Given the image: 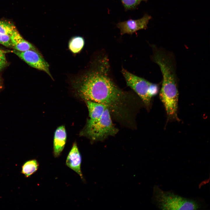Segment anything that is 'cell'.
Wrapping results in <instances>:
<instances>
[{
  "mask_svg": "<svg viewBox=\"0 0 210 210\" xmlns=\"http://www.w3.org/2000/svg\"><path fill=\"white\" fill-rule=\"evenodd\" d=\"M94 65L74 81L78 94L85 101L105 105L111 114L119 119L129 118L127 111L131 95L120 88L111 76L107 57L101 54Z\"/></svg>",
  "mask_w": 210,
  "mask_h": 210,
  "instance_id": "1",
  "label": "cell"
},
{
  "mask_svg": "<svg viewBox=\"0 0 210 210\" xmlns=\"http://www.w3.org/2000/svg\"><path fill=\"white\" fill-rule=\"evenodd\" d=\"M153 200L157 208L163 210H196L200 208L196 201L172 191H164L156 185L153 188Z\"/></svg>",
  "mask_w": 210,
  "mask_h": 210,
  "instance_id": "2",
  "label": "cell"
},
{
  "mask_svg": "<svg viewBox=\"0 0 210 210\" xmlns=\"http://www.w3.org/2000/svg\"><path fill=\"white\" fill-rule=\"evenodd\" d=\"M121 72L127 86L137 94L146 107L149 108L152 98L158 93V85L135 75L123 68L122 69Z\"/></svg>",
  "mask_w": 210,
  "mask_h": 210,
  "instance_id": "3",
  "label": "cell"
},
{
  "mask_svg": "<svg viewBox=\"0 0 210 210\" xmlns=\"http://www.w3.org/2000/svg\"><path fill=\"white\" fill-rule=\"evenodd\" d=\"M118 131L113 123L110 112L107 108L97 121L87 124L85 133L93 140L102 141L109 136L115 135Z\"/></svg>",
  "mask_w": 210,
  "mask_h": 210,
  "instance_id": "4",
  "label": "cell"
},
{
  "mask_svg": "<svg viewBox=\"0 0 210 210\" xmlns=\"http://www.w3.org/2000/svg\"><path fill=\"white\" fill-rule=\"evenodd\" d=\"M13 52L28 65L35 68L46 72L52 79L49 69V65L40 53L29 50L20 52L16 50Z\"/></svg>",
  "mask_w": 210,
  "mask_h": 210,
  "instance_id": "5",
  "label": "cell"
},
{
  "mask_svg": "<svg viewBox=\"0 0 210 210\" xmlns=\"http://www.w3.org/2000/svg\"><path fill=\"white\" fill-rule=\"evenodd\" d=\"M151 16L145 14L141 18L136 20L129 19L120 22L116 24L117 27L120 30L121 35L125 34H132L137 31L147 28Z\"/></svg>",
  "mask_w": 210,
  "mask_h": 210,
  "instance_id": "6",
  "label": "cell"
},
{
  "mask_svg": "<svg viewBox=\"0 0 210 210\" xmlns=\"http://www.w3.org/2000/svg\"><path fill=\"white\" fill-rule=\"evenodd\" d=\"M81 160V155L76 144L74 143L67 157L66 165L77 173L83 179V177L80 169Z\"/></svg>",
  "mask_w": 210,
  "mask_h": 210,
  "instance_id": "7",
  "label": "cell"
},
{
  "mask_svg": "<svg viewBox=\"0 0 210 210\" xmlns=\"http://www.w3.org/2000/svg\"><path fill=\"white\" fill-rule=\"evenodd\" d=\"M12 47L17 51L23 52L32 50L40 53L31 43L25 40L15 29L10 35Z\"/></svg>",
  "mask_w": 210,
  "mask_h": 210,
  "instance_id": "8",
  "label": "cell"
},
{
  "mask_svg": "<svg viewBox=\"0 0 210 210\" xmlns=\"http://www.w3.org/2000/svg\"><path fill=\"white\" fill-rule=\"evenodd\" d=\"M66 139V133L64 126L58 127L55 130L54 138L53 152L54 156H59L64 147Z\"/></svg>",
  "mask_w": 210,
  "mask_h": 210,
  "instance_id": "9",
  "label": "cell"
},
{
  "mask_svg": "<svg viewBox=\"0 0 210 210\" xmlns=\"http://www.w3.org/2000/svg\"><path fill=\"white\" fill-rule=\"evenodd\" d=\"M86 101L90 117L87 124H91L97 121L107 107L101 103L90 101Z\"/></svg>",
  "mask_w": 210,
  "mask_h": 210,
  "instance_id": "10",
  "label": "cell"
},
{
  "mask_svg": "<svg viewBox=\"0 0 210 210\" xmlns=\"http://www.w3.org/2000/svg\"><path fill=\"white\" fill-rule=\"evenodd\" d=\"M38 166V163L36 160H28L22 165L21 172L26 177H29L37 171Z\"/></svg>",
  "mask_w": 210,
  "mask_h": 210,
  "instance_id": "11",
  "label": "cell"
},
{
  "mask_svg": "<svg viewBox=\"0 0 210 210\" xmlns=\"http://www.w3.org/2000/svg\"><path fill=\"white\" fill-rule=\"evenodd\" d=\"M84 44L85 40L83 37L80 36H74L69 41V49L73 53H78L82 49Z\"/></svg>",
  "mask_w": 210,
  "mask_h": 210,
  "instance_id": "12",
  "label": "cell"
},
{
  "mask_svg": "<svg viewBox=\"0 0 210 210\" xmlns=\"http://www.w3.org/2000/svg\"><path fill=\"white\" fill-rule=\"evenodd\" d=\"M15 29V26L10 22L0 21V34L10 35Z\"/></svg>",
  "mask_w": 210,
  "mask_h": 210,
  "instance_id": "13",
  "label": "cell"
},
{
  "mask_svg": "<svg viewBox=\"0 0 210 210\" xmlns=\"http://www.w3.org/2000/svg\"><path fill=\"white\" fill-rule=\"evenodd\" d=\"M147 0H120L125 10L135 9L142 1Z\"/></svg>",
  "mask_w": 210,
  "mask_h": 210,
  "instance_id": "14",
  "label": "cell"
},
{
  "mask_svg": "<svg viewBox=\"0 0 210 210\" xmlns=\"http://www.w3.org/2000/svg\"><path fill=\"white\" fill-rule=\"evenodd\" d=\"M0 43L7 47H12L10 35L0 34Z\"/></svg>",
  "mask_w": 210,
  "mask_h": 210,
  "instance_id": "15",
  "label": "cell"
},
{
  "mask_svg": "<svg viewBox=\"0 0 210 210\" xmlns=\"http://www.w3.org/2000/svg\"><path fill=\"white\" fill-rule=\"evenodd\" d=\"M6 61L5 53L2 50L0 49V61Z\"/></svg>",
  "mask_w": 210,
  "mask_h": 210,
  "instance_id": "16",
  "label": "cell"
},
{
  "mask_svg": "<svg viewBox=\"0 0 210 210\" xmlns=\"http://www.w3.org/2000/svg\"><path fill=\"white\" fill-rule=\"evenodd\" d=\"M6 63V61H0V71L5 66Z\"/></svg>",
  "mask_w": 210,
  "mask_h": 210,
  "instance_id": "17",
  "label": "cell"
},
{
  "mask_svg": "<svg viewBox=\"0 0 210 210\" xmlns=\"http://www.w3.org/2000/svg\"><path fill=\"white\" fill-rule=\"evenodd\" d=\"M1 83H0V90L1 89Z\"/></svg>",
  "mask_w": 210,
  "mask_h": 210,
  "instance_id": "18",
  "label": "cell"
}]
</instances>
